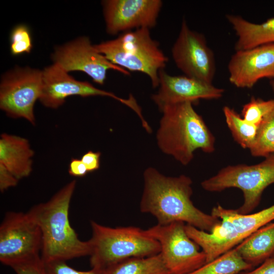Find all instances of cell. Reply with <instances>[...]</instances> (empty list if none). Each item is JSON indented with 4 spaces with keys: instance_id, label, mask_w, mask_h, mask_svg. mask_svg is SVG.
I'll list each match as a JSON object with an SVG mask.
<instances>
[{
    "instance_id": "6da1fadb",
    "label": "cell",
    "mask_w": 274,
    "mask_h": 274,
    "mask_svg": "<svg viewBox=\"0 0 274 274\" xmlns=\"http://www.w3.org/2000/svg\"><path fill=\"white\" fill-rule=\"evenodd\" d=\"M143 178L140 211L153 216L158 224L182 222L210 232L221 223L219 219L193 204L192 181L188 176L168 177L149 167L145 170Z\"/></svg>"
},
{
    "instance_id": "7a4b0ae2",
    "label": "cell",
    "mask_w": 274,
    "mask_h": 274,
    "mask_svg": "<svg viewBox=\"0 0 274 274\" xmlns=\"http://www.w3.org/2000/svg\"><path fill=\"white\" fill-rule=\"evenodd\" d=\"M76 186L74 180L48 201L35 206L28 211L41 230V257L44 263L90 255L88 241L79 239L69 221V208Z\"/></svg>"
},
{
    "instance_id": "3957f363",
    "label": "cell",
    "mask_w": 274,
    "mask_h": 274,
    "mask_svg": "<svg viewBox=\"0 0 274 274\" xmlns=\"http://www.w3.org/2000/svg\"><path fill=\"white\" fill-rule=\"evenodd\" d=\"M161 112L156 140L162 152L187 165L196 150L207 153L214 151L215 137L192 102L167 106Z\"/></svg>"
},
{
    "instance_id": "277c9868",
    "label": "cell",
    "mask_w": 274,
    "mask_h": 274,
    "mask_svg": "<svg viewBox=\"0 0 274 274\" xmlns=\"http://www.w3.org/2000/svg\"><path fill=\"white\" fill-rule=\"evenodd\" d=\"M88 240L93 268L109 269L125 260L160 253L159 243L145 230L135 226L111 227L91 221Z\"/></svg>"
},
{
    "instance_id": "5b68a950",
    "label": "cell",
    "mask_w": 274,
    "mask_h": 274,
    "mask_svg": "<svg viewBox=\"0 0 274 274\" xmlns=\"http://www.w3.org/2000/svg\"><path fill=\"white\" fill-rule=\"evenodd\" d=\"M211 214L221 220L211 232L186 224V231L206 256V263L217 258L242 242L251 234L274 220V204L251 214H240L220 204Z\"/></svg>"
},
{
    "instance_id": "8992f818",
    "label": "cell",
    "mask_w": 274,
    "mask_h": 274,
    "mask_svg": "<svg viewBox=\"0 0 274 274\" xmlns=\"http://www.w3.org/2000/svg\"><path fill=\"white\" fill-rule=\"evenodd\" d=\"M150 29L141 28L120 34L116 39L94 45L112 63L129 72L147 75L153 88L158 87L159 72L168 58L151 37Z\"/></svg>"
},
{
    "instance_id": "52a82bcc",
    "label": "cell",
    "mask_w": 274,
    "mask_h": 274,
    "mask_svg": "<svg viewBox=\"0 0 274 274\" xmlns=\"http://www.w3.org/2000/svg\"><path fill=\"white\" fill-rule=\"evenodd\" d=\"M273 183L274 154L256 164L227 166L202 181L201 186L209 192H220L229 188L240 189L243 194L244 202L235 210L240 214H249L259 204L266 188Z\"/></svg>"
},
{
    "instance_id": "ba28073f",
    "label": "cell",
    "mask_w": 274,
    "mask_h": 274,
    "mask_svg": "<svg viewBox=\"0 0 274 274\" xmlns=\"http://www.w3.org/2000/svg\"><path fill=\"white\" fill-rule=\"evenodd\" d=\"M42 235L27 213L8 212L0 226V261L12 268L41 256Z\"/></svg>"
},
{
    "instance_id": "9c48e42d",
    "label": "cell",
    "mask_w": 274,
    "mask_h": 274,
    "mask_svg": "<svg viewBox=\"0 0 274 274\" xmlns=\"http://www.w3.org/2000/svg\"><path fill=\"white\" fill-rule=\"evenodd\" d=\"M185 223L156 224L145 230L158 242L160 255L168 274H189L206 263V256L188 235Z\"/></svg>"
},
{
    "instance_id": "30bf717a",
    "label": "cell",
    "mask_w": 274,
    "mask_h": 274,
    "mask_svg": "<svg viewBox=\"0 0 274 274\" xmlns=\"http://www.w3.org/2000/svg\"><path fill=\"white\" fill-rule=\"evenodd\" d=\"M42 88V71L17 67L3 76L0 108L9 117L24 118L36 124L34 106Z\"/></svg>"
},
{
    "instance_id": "8fae6325",
    "label": "cell",
    "mask_w": 274,
    "mask_h": 274,
    "mask_svg": "<svg viewBox=\"0 0 274 274\" xmlns=\"http://www.w3.org/2000/svg\"><path fill=\"white\" fill-rule=\"evenodd\" d=\"M74 95L112 97L129 107L138 115L142 114L141 107L132 95L124 99L112 92L98 89L88 82L77 81L56 63L42 71V88L39 100L43 105L57 109L64 103L66 97Z\"/></svg>"
},
{
    "instance_id": "7c38bea8",
    "label": "cell",
    "mask_w": 274,
    "mask_h": 274,
    "mask_svg": "<svg viewBox=\"0 0 274 274\" xmlns=\"http://www.w3.org/2000/svg\"><path fill=\"white\" fill-rule=\"evenodd\" d=\"M172 55L185 75L212 83L216 72L214 53L203 35L191 30L185 19L172 47Z\"/></svg>"
},
{
    "instance_id": "4fadbf2b",
    "label": "cell",
    "mask_w": 274,
    "mask_h": 274,
    "mask_svg": "<svg viewBox=\"0 0 274 274\" xmlns=\"http://www.w3.org/2000/svg\"><path fill=\"white\" fill-rule=\"evenodd\" d=\"M51 58L54 63L59 64L67 73L83 72L99 85L105 83L109 70L130 75L129 72L112 63L99 53L86 37L56 47Z\"/></svg>"
},
{
    "instance_id": "5bb4252c",
    "label": "cell",
    "mask_w": 274,
    "mask_h": 274,
    "mask_svg": "<svg viewBox=\"0 0 274 274\" xmlns=\"http://www.w3.org/2000/svg\"><path fill=\"white\" fill-rule=\"evenodd\" d=\"M102 3L106 30L112 35L154 27L162 6L160 0H107Z\"/></svg>"
},
{
    "instance_id": "9a60e30c",
    "label": "cell",
    "mask_w": 274,
    "mask_h": 274,
    "mask_svg": "<svg viewBox=\"0 0 274 274\" xmlns=\"http://www.w3.org/2000/svg\"><path fill=\"white\" fill-rule=\"evenodd\" d=\"M159 79L158 91L152 95V99L160 111L173 104L184 102L194 104L200 99H217L224 92L223 89L212 83L186 75L172 76L164 70L159 71Z\"/></svg>"
},
{
    "instance_id": "2e32d148",
    "label": "cell",
    "mask_w": 274,
    "mask_h": 274,
    "mask_svg": "<svg viewBox=\"0 0 274 274\" xmlns=\"http://www.w3.org/2000/svg\"><path fill=\"white\" fill-rule=\"evenodd\" d=\"M230 82L251 88L264 78L274 79V43L235 51L228 62Z\"/></svg>"
},
{
    "instance_id": "e0dca14e",
    "label": "cell",
    "mask_w": 274,
    "mask_h": 274,
    "mask_svg": "<svg viewBox=\"0 0 274 274\" xmlns=\"http://www.w3.org/2000/svg\"><path fill=\"white\" fill-rule=\"evenodd\" d=\"M35 152L27 139L3 133L0 137V164L18 180L30 175Z\"/></svg>"
},
{
    "instance_id": "ac0fdd59",
    "label": "cell",
    "mask_w": 274,
    "mask_h": 274,
    "mask_svg": "<svg viewBox=\"0 0 274 274\" xmlns=\"http://www.w3.org/2000/svg\"><path fill=\"white\" fill-rule=\"evenodd\" d=\"M226 18L237 37L236 51L274 43V18L259 24L250 22L238 15L229 14Z\"/></svg>"
},
{
    "instance_id": "d6986e66",
    "label": "cell",
    "mask_w": 274,
    "mask_h": 274,
    "mask_svg": "<svg viewBox=\"0 0 274 274\" xmlns=\"http://www.w3.org/2000/svg\"><path fill=\"white\" fill-rule=\"evenodd\" d=\"M244 261L254 267L274 256V223L259 228L235 247Z\"/></svg>"
},
{
    "instance_id": "ffe728a7",
    "label": "cell",
    "mask_w": 274,
    "mask_h": 274,
    "mask_svg": "<svg viewBox=\"0 0 274 274\" xmlns=\"http://www.w3.org/2000/svg\"><path fill=\"white\" fill-rule=\"evenodd\" d=\"M253 268L233 248L189 274H238Z\"/></svg>"
},
{
    "instance_id": "44dd1931",
    "label": "cell",
    "mask_w": 274,
    "mask_h": 274,
    "mask_svg": "<svg viewBox=\"0 0 274 274\" xmlns=\"http://www.w3.org/2000/svg\"><path fill=\"white\" fill-rule=\"evenodd\" d=\"M109 270V274H168L160 254L129 259Z\"/></svg>"
},
{
    "instance_id": "7402d4cb",
    "label": "cell",
    "mask_w": 274,
    "mask_h": 274,
    "mask_svg": "<svg viewBox=\"0 0 274 274\" xmlns=\"http://www.w3.org/2000/svg\"><path fill=\"white\" fill-rule=\"evenodd\" d=\"M226 124L234 140L244 149H250L254 144L258 127L245 121L233 109L225 106L223 108Z\"/></svg>"
},
{
    "instance_id": "603a6c76",
    "label": "cell",
    "mask_w": 274,
    "mask_h": 274,
    "mask_svg": "<svg viewBox=\"0 0 274 274\" xmlns=\"http://www.w3.org/2000/svg\"><path fill=\"white\" fill-rule=\"evenodd\" d=\"M249 151L254 157L265 158L274 154V107L259 125L256 139Z\"/></svg>"
},
{
    "instance_id": "cb8c5ba5",
    "label": "cell",
    "mask_w": 274,
    "mask_h": 274,
    "mask_svg": "<svg viewBox=\"0 0 274 274\" xmlns=\"http://www.w3.org/2000/svg\"><path fill=\"white\" fill-rule=\"evenodd\" d=\"M273 107L274 99L265 100L253 97L243 106L242 117L248 123L259 126Z\"/></svg>"
},
{
    "instance_id": "d4e9b609",
    "label": "cell",
    "mask_w": 274,
    "mask_h": 274,
    "mask_svg": "<svg viewBox=\"0 0 274 274\" xmlns=\"http://www.w3.org/2000/svg\"><path fill=\"white\" fill-rule=\"evenodd\" d=\"M10 39L12 55L17 56L31 52L32 39L27 25L20 24L14 27L11 32Z\"/></svg>"
},
{
    "instance_id": "484cf974",
    "label": "cell",
    "mask_w": 274,
    "mask_h": 274,
    "mask_svg": "<svg viewBox=\"0 0 274 274\" xmlns=\"http://www.w3.org/2000/svg\"><path fill=\"white\" fill-rule=\"evenodd\" d=\"M44 263L47 274H109V269L93 268L88 271L78 270L68 265L65 261L62 260Z\"/></svg>"
},
{
    "instance_id": "4316f807",
    "label": "cell",
    "mask_w": 274,
    "mask_h": 274,
    "mask_svg": "<svg viewBox=\"0 0 274 274\" xmlns=\"http://www.w3.org/2000/svg\"><path fill=\"white\" fill-rule=\"evenodd\" d=\"M12 268L16 274H47L41 256L15 265Z\"/></svg>"
},
{
    "instance_id": "83f0119b",
    "label": "cell",
    "mask_w": 274,
    "mask_h": 274,
    "mask_svg": "<svg viewBox=\"0 0 274 274\" xmlns=\"http://www.w3.org/2000/svg\"><path fill=\"white\" fill-rule=\"evenodd\" d=\"M19 180L6 167L0 164V190L4 192L11 187L16 186Z\"/></svg>"
},
{
    "instance_id": "f1b7e54d",
    "label": "cell",
    "mask_w": 274,
    "mask_h": 274,
    "mask_svg": "<svg viewBox=\"0 0 274 274\" xmlns=\"http://www.w3.org/2000/svg\"><path fill=\"white\" fill-rule=\"evenodd\" d=\"M100 156V152L89 151L82 156L81 160L86 166L88 173L99 168Z\"/></svg>"
},
{
    "instance_id": "f546056e",
    "label": "cell",
    "mask_w": 274,
    "mask_h": 274,
    "mask_svg": "<svg viewBox=\"0 0 274 274\" xmlns=\"http://www.w3.org/2000/svg\"><path fill=\"white\" fill-rule=\"evenodd\" d=\"M70 175L77 177H82L88 173L87 169L81 159H72L68 167Z\"/></svg>"
},
{
    "instance_id": "4dcf8cb0",
    "label": "cell",
    "mask_w": 274,
    "mask_h": 274,
    "mask_svg": "<svg viewBox=\"0 0 274 274\" xmlns=\"http://www.w3.org/2000/svg\"><path fill=\"white\" fill-rule=\"evenodd\" d=\"M241 274H274V256L267 259L255 269Z\"/></svg>"
},
{
    "instance_id": "1f68e13d",
    "label": "cell",
    "mask_w": 274,
    "mask_h": 274,
    "mask_svg": "<svg viewBox=\"0 0 274 274\" xmlns=\"http://www.w3.org/2000/svg\"><path fill=\"white\" fill-rule=\"evenodd\" d=\"M270 83V85H271L272 89L274 92V79H272Z\"/></svg>"
}]
</instances>
